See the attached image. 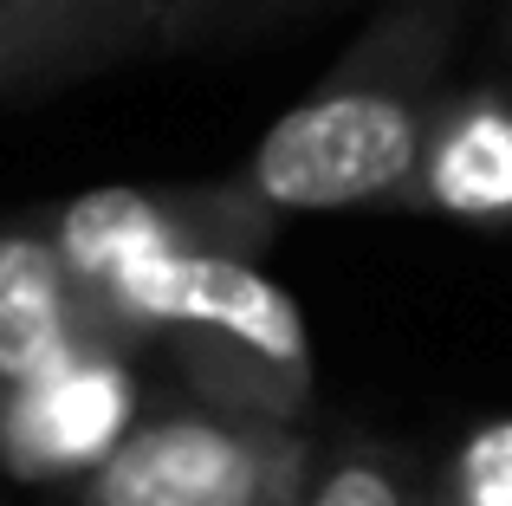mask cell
<instances>
[{"label":"cell","instance_id":"3","mask_svg":"<svg viewBox=\"0 0 512 506\" xmlns=\"http://www.w3.org/2000/svg\"><path fill=\"white\" fill-rule=\"evenodd\" d=\"M318 442L292 422H253L208 403L143 409L72 506H305Z\"/></svg>","mask_w":512,"mask_h":506},{"label":"cell","instance_id":"5","mask_svg":"<svg viewBox=\"0 0 512 506\" xmlns=\"http://www.w3.org/2000/svg\"><path fill=\"white\" fill-rule=\"evenodd\" d=\"M195 46V0H7L0 104H39L150 52Z\"/></svg>","mask_w":512,"mask_h":506},{"label":"cell","instance_id":"4","mask_svg":"<svg viewBox=\"0 0 512 506\" xmlns=\"http://www.w3.org/2000/svg\"><path fill=\"white\" fill-rule=\"evenodd\" d=\"M59 247L65 273L78 279V292L91 299L104 338L117 351L124 344V312L169 260L201 247H227V253H253L260 260L273 247V221L247 202L234 176L221 182H188V189H91L59 202L52 215H39ZM137 357V351H130Z\"/></svg>","mask_w":512,"mask_h":506},{"label":"cell","instance_id":"8","mask_svg":"<svg viewBox=\"0 0 512 506\" xmlns=\"http://www.w3.org/2000/svg\"><path fill=\"white\" fill-rule=\"evenodd\" d=\"M409 215L512 228V85H454L422 143Z\"/></svg>","mask_w":512,"mask_h":506},{"label":"cell","instance_id":"7","mask_svg":"<svg viewBox=\"0 0 512 506\" xmlns=\"http://www.w3.org/2000/svg\"><path fill=\"white\" fill-rule=\"evenodd\" d=\"M85 351H117L46 221H0V403ZM130 357V351H124Z\"/></svg>","mask_w":512,"mask_h":506},{"label":"cell","instance_id":"13","mask_svg":"<svg viewBox=\"0 0 512 506\" xmlns=\"http://www.w3.org/2000/svg\"><path fill=\"white\" fill-rule=\"evenodd\" d=\"M0 7H7V0H0Z\"/></svg>","mask_w":512,"mask_h":506},{"label":"cell","instance_id":"12","mask_svg":"<svg viewBox=\"0 0 512 506\" xmlns=\"http://www.w3.org/2000/svg\"><path fill=\"white\" fill-rule=\"evenodd\" d=\"M506 65H512V0H506ZM512 85V78H506Z\"/></svg>","mask_w":512,"mask_h":506},{"label":"cell","instance_id":"2","mask_svg":"<svg viewBox=\"0 0 512 506\" xmlns=\"http://www.w3.org/2000/svg\"><path fill=\"white\" fill-rule=\"evenodd\" d=\"M130 351H163L188 403L305 429L318 357L305 305L253 253L201 247L169 260L124 312Z\"/></svg>","mask_w":512,"mask_h":506},{"label":"cell","instance_id":"1","mask_svg":"<svg viewBox=\"0 0 512 506\" xmlns=\"http://www.w3.org/2000/svg\"><path fill=\"white\" fill-rule=\"evenodd\" d=\"M467 26V0H376L357 39L299 104L266 124L234 169L266 221L402 208L422 169V143L448 98V65Z\"/></svg>","mask_w":512,"mask_h":506},{"label":"cell","instance_id":"6","mask_svg":"<svg viewBox=\"0 0 512 506\" xmlns=\"http://www.w3.org/2000/svg\"><path fill=\"white\" fill-rule=\"evenodd\" d=\"M143 422V377L124 351H85L0 403V468L20 481H85Z\"/></svg>","mask_w":512,"mask_h":506},{"label":"cell","instance_id":"10","mask_svg":"<svg viewBox=\"0 0 512 506\" xmlns=\"http://www.w3.org/2000/svg\"><path fill=\"white\" fill-rule=\"evenodd\" d=\"M422 506H512V416H487L428 468Z\"/></svg>","mask_w":512,"mask_h":506},{"label":"cell","instance_id":"11","mask_svg":"<svg viewBox=\"0 0 512 506\" xmlns=\"http://www.w3.org/2000/svg\"><path fill=\"white\" fill-rule=\"evenodd\" d=\"M344 7V0H195V46H240V39H266L292 20H318V13Z\"/></svg>","mask_w":512,"mask_h":506},{"label":"cell","instance_id":"9","mask_svg":"<svg viewBox=\"0 0 512 506\" xmlns=\"http://www.w3.org/2000/svg\"><path fill=\"white\" fill-rule=\"evenodd\" d=\"M428 468L383 435H338L318 448L305 506H422Z\"/></svg>","mask_w":512,"mask_h":506}]
</instances>
